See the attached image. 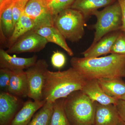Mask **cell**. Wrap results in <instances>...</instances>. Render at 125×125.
I'll return each instance as SVG.
<instances>
[{
  "label": "cell",
  "mask_w": 125,
  "mask_h": 125,
  "mask_svg": "<svg viewBox=\"0 0 125 125\" xmlns=\"http://www.w3.org/2000/svg\"><path fill=\"white\" fill-rule=\"evenodd\" d=\"M117 0H75L71 8L80 11L86 20L94 11L113 4Z\"/></svg>",
  "instance_id": "cell-16"
},
{
  "label": "cell",
  "mask_w": 125,
  "mask_h": 125,
  "mask_svg": "<svg viewBox=\"0 0 125 125\" xmlns=\"http://www.w3.org/2000/svg\"><path fill=\"white\" fill-rule=\"evenodd\" d=\"M75 0H52L48 3V7L54 16L61 12L71 8Z\"/></svg>",
  "instance_id": "cell-23"
},
{
  "label": "cell",
  "mask_w": 125,
  "mask_h": 125,
  "mask_svg": "<svg viewBox=\"0 0 125 125\" xmlns=\"http://www.w3.org/2000/svg\"><path fill=\"white\" fill-rule=\"evenodd\" d=\"M37 56L34 55L29 58L12 56L2 48L0 49V67L10 71L23 70L32 66L37 62Z\"/></svg>",
  "instance_id": "cell-11"
},
{
  "label": "cell",
  "mask_w": 125,
  "mask_h": 125,
  "mask_svg": "<svg viewBox=\"0 0 125 125\" xmlns=\"http://www.w3.org/2000/svg\"><path fill=\"white\" fill-rule=\"evenodd\" d=\"M46 102L44 100H28L24 103L10 125H28L36 112L42 107Z\"/></svg>",
  "instance_id": "cell-14"
},
{
  "label": "cell",
  "mask_w": 125,
  "mask_h": 125,
  "mask_svg": "<svg viewBox=\"0 0 125 125\" xmlns=\"http://www.w3.org/2000/svg\"><path fill=\"white\" fill-rule=\"evenodd\" d=\"M54 103L46 102L36 112L28 125H49Z\"/></svg>",
  "instance_id": "cell-21"
},
{
  "label": "cell",
  "mask_w": 125,
  "mask_h": 125,
  "mask_svg": "<svg viewBox=\"0 0 125 125\" xmlns=\"http://www.w3.org/2000/svg\"><path fill=\"white\" fill-rule=\"evenodd\" d=\"M110 54L125 55V33L121 31L113 45Z\"/></svg>",
  "instance_id": "cell-24"
},
{
  "label": "cell",
  "mask_w": 125,
  "mask_h": 125,
  "mask_svg": "<svg viewBox=\"0 0 125 125\" xmlns=\"http://www.w3.org/2000/svg\"><path fill=\"white\" fill-rule=\"evenodd\" d=\"M47 0V1H48V3H49V2H50L52 0Z\"/></svg>",
  "instance_id": "cell-32"
},
{
  "label": "cell",
  "mask_w": 125,
  "mask_h": 125,
  "mask_svg": "<svg viewBox=\"0 0 125 125\" xmlns=\"http://www.w3.org/2000/svg\"><path fill=\"white\" fill-rule=\"evenodd\" d=\"M87 80L70 67L64 71L48 70L42 91V100L54 103L67 97L73 92L82 90Z\"/></svg>",
  "instance_id": "cell-2"
},
{
  "label": "cell",
  "mask_w": 125,
  "mask_h": 125,
  "mask_svg": "<svg viewBox=\"0 0 125 125\" xmlns=\"http://www.w3.org/2000/svg\"><path fill=\"white\" fill-rule=\"evenodd\" d=\"M86 20L83 14L77 10L69 8L54 17V26L72 42H77L84 34V27Z\"/></svg>",
  "instance_id": "cell-5"
},
{
  "label": "cell",
  "mask_w": 125,
  "mask_h": 125,
  "mask_svg": "<svg viewBox=\"0 0 125 125\" xmlns=\"http://www.w3.org/2000/svg\"><path fill=\"white\" fill-rule=\"evenodd\" d=\"M14 4L7 8L0 15L1 41L6 46L7 40L12 35L14 28L12 13Z\"/></svg>",
  "instance_id": "cell-20"
},
{
  "label": "cell",
  "mask_w": 125,
  "mask_h": 125,
  "mask_svg": "<svg viewBox=\"0 0 125 125\" xmlns=\"http://www.w3.org/2000/svg\"><path fill=\"white\" fill-rule=\"evenodd\" d=\"M119 99H121V100L125 101V94L124 95V96H123L122 97H121Z\"/></svg>",
  "instance_id": "cell-31"
},
{
  "label": "cell",
  "mask_w": 125,
  "mask_h": 125,
  "mask_svg": "<svg viewBox=\"0 0 125 125\" xmlns=\"http://www.w3.org/2000/svg\"><path fill=\"white\" fill-rule=\"evenodd\" d=\"M72 67L87 80L125 77V55L111 54L102 57H72Z\"/></svg>",
  "instance_id": "cell-1"
},
{
  "label": "cell",
  "mask_w": 125,
  "mask_h": 125,
  "mask_svg": "<svg viewBox=\"0 0 125 125\" xmlns=\"http://www.w3.org/2000/svg\"><path fill=\"white\" fill-rule=\"evenodd\" d=\"M29 0H15L13 6L12 13L14 25L19 20L24 11L25 9Z\"/></svg>",
  "instance_id": "cell-25"
},
{
  "label": "cell",
  "mask_w": 125,
  "mask_h": 125,
  "mask_svg": "<svg viewBox=\"0 0 125 125\" xmlns=\"http://www.w3.org/2000/svg\"><path fill=\"white\" fill-rule=\"evenodd\" d=\"M51 62L52 66L56 69H61L66 62L64 54L61 52L56 51L53 52L51 58Z\"/></svg>",
  "instance_id": "cell-27"
},
{
  "label": "cell",
  "mask_w": 125,
  "mask_h": 125,
  "mask_svg": "<svg viewBox=\"0 0 125 125\" xmlns=\"http://www.w3.org/2000/svg\"><path fill=\"white\" fill-rule=\"evenodd\" d=\"M33 21L23 13L15 25L13 33L7 40L6 47L8 48L12 46L21 36L34 28Z\"/></svg>",
  "instance_id": "cell-19"
},
{
  "label": "cell",
  "mask_w": 125,
  "mask_h": 125,
  "mask_svg": "<svg viewBox=\"0 0 125 125\" xmlns=\"http://www.w3.org/2000/svg\"><path fill=\"white\" fill-rule=\"evenodd\" d=\"M47 0H29L24 13L33 21V30L54 26V17L49 10Z\"/></svg>",
  "instance_id": "cell-7"
},
{
  "label": "cell",
  "mask_w": 125,
  "mask_h": 125,
  "mask_svg": "<svg viewBox=\"0 0 125 125\" xmlns=\"http://www.w3.org/2000/svg\"><path fill=\"white\" fill-rule=\"evenodd\" d=\"M48 42L46 39L32 30L21 36L6 51L9 54L38 52L45 48Z\"/></svg>",
  "instance_id": "cell-8"
},
{
  "label": "cell",
  "mask_w": 125,
  "mask_h": 125,
  "mask_svg": "<svg viewBox=\"0 0 125 125\" xmlns=\"http://www.w3.org/2000/svg\"><path fill=\"white\" fill-rule=\"evenodd\" d=\"M116 125H125V122L122 120Z\"/></svg>",
  "instance_id": "cell-30"
},
{
  "label": "cell",
  "mask_w": 125,
  "mask_h": 125,
  "mask_svg": "<svg viewBox=\"0 0 125 125\" xmlns=\"http://www.w3.org/2000/svg\"><path fill=\"white\" fill-rule=\"evenodd\" d=\"M3 0H0V3H1L3 1Z\"/></svg>",
  "instance_id": "cell-33"
},
{
  "label": "cell",
  "mask_w": 125,
  "mask_h": 125,
  "mask_svg": "<svg viewBox=\"0 0 125 125\" xmlns=\"http://www.w3.org/2000/svg\"><path fill=\"white\" fill-rule=\"evenodd\" d=\"M11 71L5 68L0 69V89L1 92H8Z\"/></svg>",
  "instance_id": "cell-26"
},
{
  "label": "cell",
  "mask_w": 125,
  "mask_h": 125,
  "mask_svg": "<svg viewBox=\"0 0 125 125\" xmlns=\"http://www.w3.org/2000/svg\"><path fill=\"white\" fill-rule=\"evenodd\" d=\"M24 103L20 97L8 92H0V125H10Z\"/></svg>",
  "instance_id": "cell-9"
},
{
  "label": "cell",
  "mask_w": 125,
  "mask_h": 125,
  "mask_svg": "<svg viewBox=\"0 0 125 125\" xmlns=\"http://www.w3.org/2000/svg\"><path fill=\"white\" fill-rule=\"evenodd\" d=\"M121 31H114L107 34L101 39L93 47H89L81 53L87 58L99 57L110 53V50Z\"/></svg>",
  "instance_id": "cell-13"
},
{
  "label": "cell",
  "mask_w": 125,
  "mask_h": 125,
  "mask_svg": "<svg viewBox=\"0 0 125 125\" xmlns=\"http://www.w3.org/2000/svg\"><path fill=\"white\" fill-rule=\"evenodd\" d=\"M48 66L46 61L40 59L25 71L28 84V97L33 101H42L43 89Z\"/></svg>",
  "instance_id": "cell-6"
},
{
  "label": "cell",
  "mask_w": 125,
  "mask_h": 125,
  "mask_svg": "<svg viewBox=\"0 0 125 125\" xmlns=\"http://www.w3.org/2000/svg\"><path fill=\"white\" fill-rule=\"evenodd\" d=\"M64 100V98L60 99L54 103L49 125H72L65 112Z\"/></svg>",
  "instance_id": "cell-22"
},
{
  "label": "cell",
  "mask_w": 125,
  "mask_h": 125,
  "mask_svg": "<svg viewBox=\"0 0 125 125\" xmlns=\"http://www.w3.org/2000/svg\"><path fill=\"white\" fill-rule=\"evenodd\" d=\"M34 31L46 39L48 42L56 44L65 50L69 55L73 56V52L67 45L64 37L54 26L43 27Z\"/></svg>",
  "instance_id": "cell-18"
},
{
  "label": "cell",
  "mask_w": 125,
  "mask_h": 125,
  "mask_svg": "<svg viewBox=\"0 0 125 125\" xmlns=\"http://www.w3.org/2000/svg\"><path fill=\"white\" fill-rule=\"evenodd\" d=\"M116 106L121 118L125 122V101L118 99Z\"/></svg>",
  "instance_id": "cell-28"
},
{
  "label": "cell",
  "mask_w": 125,
  "mask_h": 125,
  "mask_svg": "<svg viewBox=\"0 0 125 125\" xmlns=\"http://www.w3.org/2000/svg\"></svg>",
  "instance_id": "cell-34"
},
{
  "label": "cell",
  "mask_w": 125,
  "mask_h": 125,
  "mask_svg": "<svg viewBox=\"0 0 125 125\" xmlns=\"http://www.w3.org/2000/svg\"><path fill=\"white\" fill-rule=\"evenodd\" d=\"M107 95L119 99L125 94V83L121 78H101L97 79Z\"/></svg>",
  "instance_id": "cell-17"
},
{
  "label": "cell",
  "mask_w": 125,
  "mask_h": 125,
  "mask_svg": "<svg viewBox=\"0 0 125 125\" xmlns=\"http://www.w3.org/2000/svg\"><path fill=\"white\" fill-rule=\"evenodd\" d=\"M64 106L72 125H94L95 102L81 90L73 92L64 98Z\"/></svg>",
  "instance_id": "cell-3"
},
{
  "label": "cell",
  "mask_w": 125,
  "mask_h": 125,
  "mask_svg": "<svg viewBox=\"0 0 125 125\" xmlns=\"http://www.w3.org/2000/svg\"><path fill=\"white\" fill-rule=\"evenodd\" d=\"M122 11V25L120 31L125 33V0H117Z\"/></svg>",
  "instance_id": "cell-29"
},
{
  "label": "cell",
  "mask_w": 125,
  "mask_h": 125,
  "mask_svg": "<svg viewBox=\"0 0 125 125\" xmlns=\"http://www.w3.org/2000/svg\"><path fill=\"white\" fill-rule=\"evenodd\" d=\"M81 91L94 102L103 105L112 104L116 105L118 100L107 95L97 79L87 80Z\"/></svg>",
  "instance_id": "cell-12"
},
{
  "label": "cell",
  "mask_w": 125,
  "mask_h": 125,
  "mask_svg": "<svg viewBox=\"0 0 125 125\" xmlns=\"http://www.w3.org/2000/svg\"><path fill=\"white\" fill-rule=\"evenodd\" d=\"M8 93L20 98L28 97V80L23 70L11 71Z\"/></svg>",
  "instance_id": "cell-15"
},
{
  "label": "cell",
  "mask_w": 125,
  "mask_h": 125,
  "mask_svg": "<svg viewBox=\"0 0 125 125\" xmlns=\"http://www.w3.org/2000/svg\"><path fill=\"white\" fill-rule=\"evenodd\" d=\"M93 15L96 16L97 21L93 26L95 31L93 41L89 47H93L107 34L120 31L122 25V11L117 0L102 10L94 11Z\"/></svg>",
  "instance_id": "cell-4"
},
{
  "label": "cell",
  "mask_w": 125,
  "mask_h": 125,
  "mask_svg": "<svg viewBox=\"0 0 125 125\" xmlns=\"http://www.w3.org/2000/svg\"><path fill=\"white\" fill-rule=\"evenodd\" d=\"M94 125H116L122 120L116 105L95 102Z\"/></svg>",
  "instance_id": "cell-10"
}]
</instances>
